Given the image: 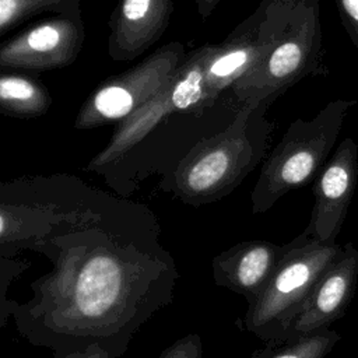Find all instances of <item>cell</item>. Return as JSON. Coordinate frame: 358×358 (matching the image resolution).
Returning <instances> with one entry per match:
<instances>
[{
    "mask_svg": "<svg viewBox=\"0 0 358 358\" xmlns=\"http://www.w3.org/2000/svg\"><path fill=\"white\" fill-rule=\"evenodd\" d=\"M159 234L157 215L140 204L35 245L52 270L29 284L27 302L0 306V327L11 316L18 334L53 358L92 344L123 357L140 327L173 299L179 271Z\"/></svg>",
    "mask_w": 358,
    "mask_h": 358,
    "instance_id": "1",
    "label": "cell"
},
{
    "mask_svg": "<svg viewBox=\"0 0 358 358\" xmlns=\"http://www.w3.org/2000/svg\"><path fill=\"white\" fill-rule=\"evenodd\" d=\"M140 204L96 189L70 173L1 182L0 256L15 257L67 228L124 214Z\"/></svg>",
    "mask_w": 358,
    "mask_h": 358,
    "instance_id": "2",
    "label": "cell"
},
{
    "mask_svg": "<svg viewBox=\"0 0 358 358\" xmlns=\"http://www.w3.org/2000/svg\"><path fill=\"white\" fill-rule=\"evenodd\" d=\"M267 105H242L218 133L200 140L175 166L161 176L158 190L192 207L229 196L266 157L273 124Z\"/></svg>",
    "mask_w": 358,
    "mask_h": 358,
    "instance_id": "3",
    "label": "cell"
},
{
    "mask_svg": "<svg viewBox=\"0 0 358 358\" xmlns=\"http://www.w3.org/2000/svg\"><path fill=\"white\" fill-rule=\"evenodd\" d=\"M355 99H334L312 119H295L263 161L252 190V211H268L288 192L315 180L333 150Z\"/></svg>",
    "mask_w": 358,
    "mask_h": 358,
    "instance_id": "4",
    "label": "cell"
},
{
    "mask_svg": "<svg viewBox=\"0 0 358 358\" xmlns=\"http://www.w3.org/2000/svg\"><path fill=\"white\" fill-rule=\"evenodd\" d=\"M323 31L319 0H298L266 57L234 85L238 103L270 106L301 80L324 77Z\"/></svg>",
    "mask_w": 358,
    "mask_h": 358,
    "instance_id": "5",
    "label": "cell"
},
{
    "mask_svg": "<svg viewBox=\"0 0 358 358\" xmlns=\"http://www.w3.org/2000/svg\"><path fill=\"white\" fill-rule=\"evenodd\" d=\"M341 249L336 242H319L303 232L287 242L285 253L263 292L248 305L242 319L245 330L264 344L284 341L313 285Z\"/></svg>",
    "mask_w": 358,
    "mask_h": 358,
    "instance_id": "6",
    "label": "cell"
},
{
    "mask_svg": "<svg viewBox=\"0 0 358 358\" xmlns=\"http://www.w3.org/2000/svg\"><path fill=\"white\" fill-rule=\"evenodd\" d=\"M215 45L206 43L189 55L173 77L148 102L116 124L108 144L84 168L102 176L138 147L173 115L200 117L204 110L206 66Z\"/></svg>",
    "mask_w": 358,
    "mask_h": 358,
    "instance_id": "7",
    "label": "cell"
},
{
    "mask_svg": "<svg viewBox=\"0 0 358 358\" xmlns=\"http://www.w3.org/2000/svg\"><path fill=\"white\" fill-rule=\"evenodd\" d=\"M185 59L183 43L173 41L124 73L109 77L84 101L77 112L74 127L90 130L120 123L157 95Z\"/></svg>",
    "mask_w": 358,
    "mask_h": 358,
    "instance_id": "8",
    "label": "cell"
},
{
    "mask_svg": "<svg viewBox=\"0 0 358 358\" xmlns=\"http://www.w3.org/2000/svg\"><path fill=\"white\" fill-rule=\"evenodd\" d=\"M81 13L56 14L21 31L0 46V67L53 70L73 64L84 45Z\"/></svg>",
    "mask_w": 358,
    "mask_h": 358,
    "instance_id": "9",
    "label": "cell"
},
{
    "mask_svg": "<svg viewBox=\"0 0 358 358\" xmlns=\"http://www.w3.org/2000/svg\"><path fill=\"white\" fill-rule=\"evenodd\" d=\"M358 176V147L345 137L313 180V208L302 231L319 242L334 243L347 218Z\"/></svg>",
    "mask_w": 358,
    "mask_h": 358,
    "instance_id": "10",
    "label": "cell"
},
{
    "mask_svg": "<svg viewBox=\"0 0 358 358\" xmlns=\"http://www.w3.org/2000/svg\"><path fill=\"white\" fill-rule=\"evenodd\" d=\"M357 281L358 249L352 242H347L313 285L285 340H295L329 329L331 323L343 317L354 299Z\"/></svg>",
    "mask_w": 358,
    "mask_h": 358,
    "instance_id": "11",
    "label": "cell"
},
{
    "mask_svg": "<svg viewBox=\"0 0 358 358\" xmlns=\"http://www.w3.org/2000/svg\"><path fill=\"white\" fill-rule=\"evenodd\" d=\"M173 0H117L109 18L108 55L129 62L148 50L166 31Z\"/></svg>",
    "mask_w": 358,
    "mask_h": 358,
    "instance_id": "12",
    "label": "cell"
},
{
    "mask_svg": "<svg viewBox=\"0 0 358 358\" xmlns=\"http://www.w3.org/2000/svg\"><path fill=\"white\" fill-rule=\"evenodd\" d=\"M285 249L287 243L266 239L242 241L213 259L214 282L242 295L249 305L263 292Z\"/></svg>",
    "mask_w": 358,
    "mask_h": 358,
    "instance_id": "13",
    "label": "cell"
},
{
    "mask_svg": "<svg viewBox=\"0 0 358 358\" xmlns=\"http://www.w3.org/2000/svg\"><path fill=\"white\" fill-rule=\"evenodd\" d=\"M52 105L48 88L38 80L13 74H0V110L6 116L31 119L45 115Z\"/></svg>",
    "mask_w": 358,
    "mask_h": 358,
    "instance_id": "14",
    "label": "cell"
},
{
    "mask_svg": "<svg viewBox=\"0 0 358 358\" xmlns=\"http://www.w3.org/2000/svg\"><path fill=\"white\" fill-rule=\"evenodd\" d=\"M340 338L341 336L336 330L324 329L295 340L267 343L250 358H324Z\"/></svg>",
    "mask_w": 358,
    "mask_h": 358,
    "instance_id": "15",
    "label": "cell"
},
{
    "mask_svg": "<svg viewBox=\"0 0 358 358\" xmlns=\"http://www.w3.org/2000/svg\"><path fill=\"white\" fill-rule=\"evenodd\" d=\"M42 13H81L80 0H0V34Z\"/></svg>",
    "mask_w": 358,
    "mask_h": 358,
    "instance_id": "16",
    "label": "cell"
},
{
    "mask_svg": "<svg viewBox=\"0 0 358 358\" xmlns=\"http://www.w3.org/2000/svg\"><path fill=\"white\" fill-rule=\"evenodd\" d=\"M157 358H203V341L200 334H186L168 345Z\"/></svg>",
    "mask_w": 358,
    "mask_h": 358,
    "instance_id": "17",
    "label": "cell"
},
{
    "mask_svg": "<svg viewBox=\"0 0 358 358\" xmlns=\"http://www.w3.org/2000/svg\"><path fill=\"white\" fill-rule=\"evenodd\" d=\"M31 263L28 260L15 259V257H3L0 256V306H3L7 299V288L10 282L20 277L27 268H29Z\"/></svg>",
    "mask_w": 358,
    "mask_h": 358,
    "instance_id": "18",
    "label": "cell"
},
{
    "mask_svg": "<svg viewBox=\"0 0 358 358\" xmlns=\"http://www.w3.org/2000/svg\"><path fill=\"white\" fill-rule=\"evenodd\" d=\"M336 4L344 29L358 48V0H336Z\"/></svg>",
    "mask_w": 358,
    "mask_h": 358,
    "instance_id": "19",
    "label": "cell"
},
{
    "mask_svg": "<svg viewBox=\"0 0 358 358\" xmlns=\"http://www.w3.org/2000/svg\"><path fill=\"white\" fill-rule=\"evenodd\" d=\"M59 358H115L109 351L102 348L99 344H92L84 350L69 352Z\"/></svg>",
    "mask_w": 358,
    "mask_h": 358,
    "instance_id": "20",
    "label": "cell"
},
{
    "mask_svg": "<svg viewBox=\"0 0 358 358\" xmlns=\"http://www.w3.org/2000/svg\"><path fill=\"white\" fill-rule=\"evenodd\" d=\"M194 3H196L199 15L203 20H206L213 14V11L217 8V6L221 3V0H194Z\"/></svg>",
    "mask_w": 358,
    "mask_h": 358,
    "instance_id": "21",
    "label": "cell"
}]
</instances>
